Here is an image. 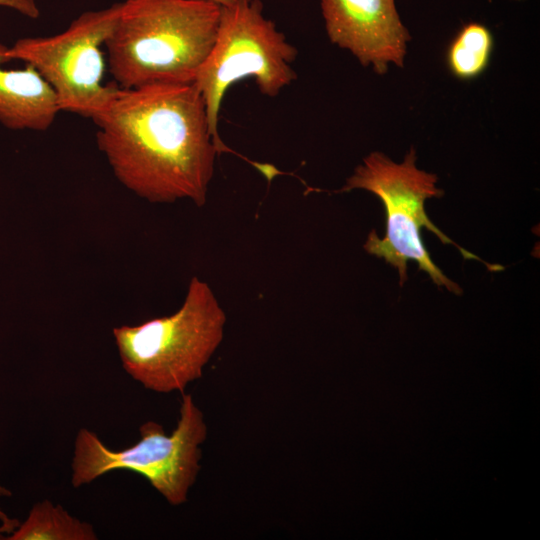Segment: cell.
<instances>
[{
  "label": "cell",
  "mask_w": 540,
  "mask_h": 540,
  "mask_svg": "<svg viewBox=\"0 0 540 540\" xmlns=\"http://www.w3.org/2000/svg\"><path fill=\"white\" fill-rule=\"evenodd\" d=\"M116 179L151 203L207 200L218 154L194 83L120 88L93 119Z\"/></svg>",
  "instance_id": "cell-1"
},
{
  "label": "cell",
  "mask_w": 540,
  "mask_h": 540,
  "mask_svg": "<svg viewBox=\"0 0 540 540\" xmlns=\"http://www.w3.org/2000/svg\"><path fill=\"white\" fill-rule=\"evenodd\" d=\"M120 11L121 3H114L84 12L56 35L21 38L11 47L0 44V56L3 63L22 60L32 65L54 90L60 111L93 119L120 89L103 82L101 49Z\"/></svg>",
  "instance_id": "cell-7"
},
{
  "label": "cell",
  "mask_w": 540,
  "mask_h": 540,
  "mask_svg": "<svg viewBox=\"0 0 540 540\" xmlns=\"http://www.w3.org/2000/svg\"><path fill=\"white\" fill-rule=\"evenodd\" d=\"M0 6L13 9L32 19H37L40 15L35 0H0Z\"/></svg>",
  "instance_id": "cell-12"
},
{
  "label": "cell",
  "mask_w": 540,
  "mask_h": 540,
  "mask_svg": "<svg viewBox=\"0 0 540 540\" xmlns=\"http://www.w3.org/2000/svg\"><path fill=\"white\" fill-rule=\"evenodd\" d=\"M416 159L413 148L402 163H395L381 152H372L363 159V164L355 168L346 184L337 192L364 189L374 193L383 202L386 234L379 238L372 230L364 249L398 270L400 286L407 280V262L413 260L436 286H443L461 295L462 288L450 280L431 259L421 239L422 227L435 234L442 243L456 247L465 259L478 260L490 271H501L503 266L486 263L460 247L433 224L426 214L425 201L432 197H442L444 191L435 186L438 179L435 174L417 168Z\"/></svg>",
  "instance_id": "cell-4"
},
{
  "label": "cell",
  "mask_w": 540,
  "mask_h": 540,
  "mask_svg": "<svg viewBox=\"0 0 540 540\" xmlns=\"http://www.w3.org/2000/svg\"><path fill=\"white\" fill-rule=\"evenodd\" d=\"M12 496V491L9 490L6 486L0 483V498H8ZM15 518H10L5 511L0 507V523H8L13 521Z\"/></svg>",
  "instance_id": "cell-13"
},
{
  "label": "cell",
  "mask_w": 540,
  "mask_h": 540,
  "mask_svg": "<svg viewBox=\"0 0 540 540\" xmlns=\"http://www.w3.org/2000/svg\"><path fill=\"white\" fill-rule=\"evenodd\" d=\"M204 1L214 3L220 6L221 8H224V7H232V6L248 3L251 0H204Z\"/></svg>",
  "instance_id": "cell-15"
},
{
  "label": "cell",
  "mask_w": 540,
  "mask_h": 540,
  "mask_svg": "<svg viewBox=\"0 0 540 540\" xmlns=\"http://www.w3.org/2000/svg\"><path fill=\"white\" fill-rule=\"evenodd\" d=\"M226 315L212 289L198 277L188 285L172 315L139 325L114 327L112 334L125 372L157 393H184L224 337Z\"/></svg>",
  "instance_id": "cell-3"
},
{
  "label": "cell",
  "mask_w": 540,
  "mask_h": 540,
  "mask_svg": "<svg viewBox=\"0 0 540 540\" xmlns=\"http://www.w3.org/2000/svg\"><path fill=\"white\" fill-rule=\"evenodd\" d=\"M140 438L132 446L113 450L87 428L74 441L71 484L79 488L114 470L142 475L172 506L184 504L200 471L201 445L207 425L191 394L182 393L179 419L171 434L155 421L140 428Z\"/></svg>",
  "instance_id": "cell-5"
},
{
  "label": "cell",
  "mask_w": 540,
  "mask_h": 540,
  "mask_svg": "<svg viewBox=\"0 0 540 540\" xmlns=\"http://www.w3.org/2000/svg\"><path fill=\"white\" fill-rule=\"evenodd\" d=\"M221 7L204 0H125L105 42L120 88L194 83L216 39Z\"/></svg>",
  "instance_id": "cell-2"
},
{
  "label": "cell",
  "mask_w": 540,
  "mask_h": 540,
  "mask_svg": "<svg viewBox=\"0 0 540 540\" xmlns=\"http://www.w3.org/2000/svg\"><path fill=\"white\" fill-rule=\"evenodd\" d=\"M4 540H97L93 525L48 499L35 503L26 519Z\"/></svg>",
  "instance_id": "cell-10"
},
{
  "label": "cell",
  "mask_w": 540,
  "mask_h": 540,
  "mask_svg": "<svg viewBox=\"0 0 540 540\" xmlns=\"http://www.w3.org/2000/svg\"><path fill=\"white\" fill-rule=\"evenodd\" d=\"M296 56L297 49L264 16L259 0L221 8L215 42L194 81L206 106L218 154L231 152L218 132L219 111L227 90L251 77L260 93L275 97L297 78L292 67Z\"/></svg>",
  "instance_id": "cell-6"
},
{
  "label": "cell",
  "mask_w": 540,
  "mask_h": 540,
  "mask_svg": "<svg viewBox=\"0 0 540 540\" xmlns=\"http://www.w3.org/2000/svg\"><path fill=\"white\" fill-rule=\"evenodd\" d=\"M492 45V35L485 26L478 23L464 26L448 50L450 70L462 79L478 76L488 65Z\"/></svg>",
  "instance_id": "cell-11"
},
{
  "label": "cell",
  "mask_w": 540,
  "mask_h": 540,
  "mask_svg": "<svg viewBox=\"0 0 540 540\" xmlns=\"http://www.w3.org/2000/svg\"><path fill=\"white\" fill-rule=\"evenodd\" d=\"M20 521L18 519H14L11 522L8 523H1L0 524V539H3L6 535L10 534L13 530H15Z\"/></svg>",
  "instance_id": "cell-14"
},
{
  "label": "cell",
  "mask_w": 540,
  "mask_h": 540,
  "mask_svg": "<svg viewBox=\"0 0 540 540\" xmlns=\"http://www.w3.org/2000/svg\"><path fill=\"white\" fill-rule=\"evenodd\" d=\"M0 122L13 130L46 131L60 112L54 90L30 64L21 69L1 66Z\"/></svg>",
  "instance_id": "cell-9"
},
{
  "label": "cell",
  "mask_w": 540,
  "mask_h": 540,
  "mask_svg": "<svg viewBox=\"0 0 540 540\" xmlns=\"http://www.w3.org/2000/svg\"><path fill=\"white\" fill-rule=\"evenodd\" d=\"M332 43L349 50L363 66L383 74L388 64L403 66L410 35L394 0H321Z\"/></svg>",
  "instance_id": "cell-8"
}]
</instances>
